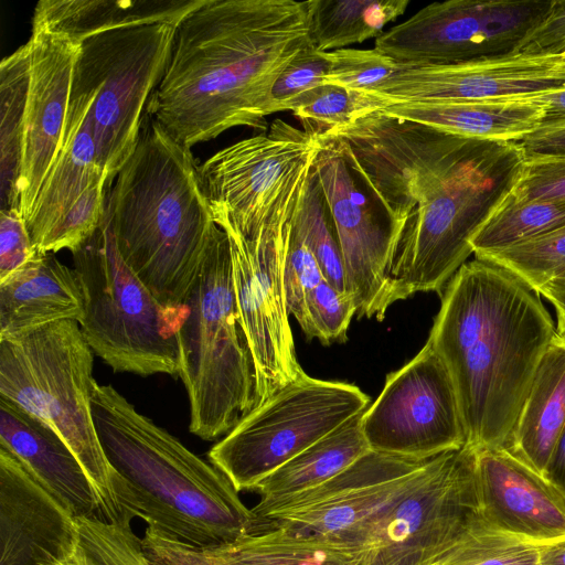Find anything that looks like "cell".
Segmentation results:
<instances>
[{
  "mask_svg": "<svg viewBox=\"0 0 565 565\" xmlns=\"http://www.w3.org/2000/svg\"><path fill=\"white\" fill-rule=\"evenodd\" d=\"M310 41V0H206L175 28L146 113L179 145L268 130L270 92Z\"/></svg>",
  "mask_w": 565,
  "mask_h": 565,
  "instance_id": "obj_1",
  "label": "cell"
},
{
  "mask_svg": "<svg viewBox=\"0 0 565 565\" xmlns=\"http://www.w3.org/2000/svg\"><path fill=\"white\" fill-rule=\"evenodd\" d=\"M441 295L427 342L452 380L476 450L509 448L537 365L557 333L540 296L486 259L465 263Z\"/></svg>",
  "mask_w": 565,
  "mask_h": 565,
  "instance_id": "obj_2",
  "label": "cell"
},
{
  "mask_svg": "<svg viewBox=\"0 0 565 565\" xmlns=\"http://www.w3.org/2000/svg\"><path fill=\"white\" fill-rule=\"evenodd\" d=\"M95 428L111 467L122 522L141 518L152 532L198 548L247 534L253 514L228 477L95 380Z\"/></svg>",
  "mask_w": 565,
  "mask_h": 565,
  "instance_id": "obj_3",
  "label": "cell"
},
{
  "mask_svg": "<svg viewBox=\"0 0 565 565\" xmlns=\"http://www.w3.org/2000/svg\"><path fill=\"white\" fill-rule=\"evenodd\" d=\"M106 213L126 264L166 309L180 308L218 225L191 150L147 113L107 192Z\"/></svg>",
  "mask_w": 565,
  "mask_h": 565,
  "instance_id": "obj_4",
  "label": "cell"
},
{
  "mask_svg": "<svg viewBox=\"0 0 565 565\" xmlns=\"http://www.w3.org/2000/svg\"><path fill=\"white\" fill-rule=\"evenodd\" d=\"M524 164L514 141L477 139L434 195L393 236L386 306L443 292L473 254L471 242L512 192Z\"/></svg>",
  "mask_w": 565,
  "mask_h": 565,
  "instance_id": "obj_5",
  "label": "cell"
},
{
  "mask_svg": "<svg viewBox=\"0 0 565 565\" xmlns=\"http://www.w3.org/2000/svg\"><path fill=\"white\" fill-rule=\"evenodd\" d=\"M179 373L192 434L214 440L256 403L255 365L232 282L226 233L215 231L178 326Z\"/></svg>",
  "mask_w": 565,
  "mask_h": 565,
  "instance_id": "obj_6",
  "label": "cell"
},
{
  "mask_svg": "<svg viewBox=\"0 0 565 565\" xmlns=\"http://www.w3.org/2000/svg\"><path fill=\"white\" fill-rule=\"evenodd\" d=\"M93 353L75 320L0 338V396L64 439L96 490L104 520L122 521L92 414Z\"/></svg>",
  "mask_w": 565,
  "mask_h": 565,
  "instance_id": "obj_7",
  "label": "cell"
},
{
  "mask_svg": "<svg viewBox=\"0 0 565 565\" xmlns=\"http://www.w3.org/2000/svg\"><path fill=\"white\" fill-rule=\"evenodd\" d=\"M72 254L85 298L79 326L93 352L115 372L178 375L181 307L166 309L126 264L106 206L97 231Z\"/></svg>",
  "mask_w": 565,
  "mask_h": 565,
  "instance_id": "obj_8",
  "label": "cell"
},
{
  "mask_svg": "<svg viewBox=\"0 0 565 565\" xmlns=\"http://www.w3.org/2000/svg\"><path fill=\"white\" fill-rule=\"evenodd\" d=\"M301 186L252 233L241 232L223 207L211 206L228 238L233 290L255 365V406L303 372L284 288L291 216Z\"/></svg>",
  "mask_w": 565,
  "mask_h": 565,
  "instance_id": "obj_9",
  "label": "cell"
},
{
  "mask_svg": "<svg viewBox=\"0 0 565 565\" xmlns=\"http://www.w3.org/2000/svg\"><path fill=\"white\" fill-rule=\"evenodd\" d=\"M174 25L154 23L102 32L81 43L74 75L93 94V136L111 183L132 154L148 100L172 49Z\"/></svg>",
  "mask_w": 565,
  "mask_h": 565,
  "instance_id": "obj_10",
  "label": "cell"
},
{
  "mask_svg": "<svg viewBox=\"0 0 565 565\" xmlns=\"http://www.w3.org/2000/svg\"><path fill=\"white\" fill-rule=\"evenodd\" d=\"M358 386L305 371L255 406L207 452L236 490L266 477L370 405Z\"/></svg>",
  "mask_w": 565,
  "mask_h": 565,
  "instance_id": "obj_11",
  "label": "cell"
},
{
  "mask_svg": "<svg viewBox=\"0 0 565 565\" xmlns=\"http://www.w3.org/2000/svg\"><path fill=\"white\" fill-rule=\"evenodd\" d=\"M441 456L413 459L370 449L313 489L260 500L250 509L253 522L247 534L276 527L344 542L423 486L437 469Z\"/></svg>",
  "mask_w": 565,
  "mask_h": 565,
  "instance_id": "obj_12",
  "label": "cell"
},
{
  "mask_svg": "<svg viewBox=\"0 0 565 565\" xmlns=\"http://www.w3.org/2000/svg\"><path fill=\"white\" fill-rule=\"evenodd\" d=\"M477 450L444 452L429 479L344 542L354 565H426L481 519Z\"/></svg>",
  "mask_w": 565,
  "mask_h": 565,
  "instance_id": "obj_13",
  "label": "cell"
},
{
  "mask_svg": "<svg viewBox=\"0 0 565 565\" xmlns=\"http://www.w3.org/2000/svg\"><path fill=\"white\" fill-rule=\"evenodd\" d=\"M552 0L433 2L375 39L401 67L452 65L516 54Z\"/></svg>",
  "mask_w": 565,
  "mask_h": 565,
  "instance_id": "obj_14",
  "label": "cell"
},
{
  "mask_svg": "<svg viewBox=\"0 0 565 565\" xmlns=\"http://www.w3.org/2000/svg\"><path fill=\"white\" fill-rule=\"evenodd\" d=\"M321 140L282 119L266 132L225 147L199 166L211 206H221L243 233L263 226L299 189L321 149Z\"/></svg>",
  "mask_w": 565,
  "mask_h": 565,
  "instance_id": "obj_15",
  "label": "cell"
},
{
  "mask_svg": "<svg viewBox=\"0 0 565 565\" xmlns=\"http://www.w3.org/2000/svg\"><path fill=\"white\" fill-rule=\"evenodd\" d=\"M362 431L370 449L413 459L466 445L452 380L428 342L386 376L381 394L363 414Z\"/></svg>",
  "mask_w": 565,
  "mask_h": 565,
  "instance_id": "obj_16",
  "label": "cell"
},
{
  "mask_svg": "<svg viewBox=\"0 0 565 565\" xmlns=\"http://www.w3.org/2000/svg\"><path fill=\"white\" fill-rule=\"evenodd\" d=\"M315 160L327 209L340 245L347 292L359 318L383 320L387 311L390 222L351 169L335 141L321 140Z\"/></svg>",
  "mask_w": 565,
  "mask_h": 565,
  "instance_id": "obj_17",
  "label": "cell"
},
{
  "mask_svg": "<svg viewBox=\"0 0 565 565\" xmlns=\"http://www.w3.org/2000/svg\"><path fill=\"white\" fill-rule=\"evenodd\" d=\"M564 88L565 53H516L452 65L401 67L366 95L377 108L398 103L521 100Z\"/></svg>",
  "mask_w": 565,
  "mask_h": 565,
  "instance_id": "obj_18",
  "label": "cell"
},
{
  "mask_svg": "<svg viewBox=\"0 0 565 565\" xmlns=\"http://www.w3.org/2000/svg\"><path fill=\"white\" fill-rule=\"evenodd\" d=\"M24 115L20 212L26 221L62 145L81 43L65 34L32 30Z\"/></svg>",
  "mask_w": 565,
  "mask_h": 565,
  "instance_id": "obj_19",
  "label": "cell"
},
{
  "mask_svg": "<svg viewBox=\"0 0 565 565\" xmlns=\"http://www.w3.org/2000/svg\"><path fill=\"white\" fill-rule=\"evenodd\" d=\"M78 550L76 518L0 446V565H66Z\"/></svg>",
  "mask_w": 565,
  "mask_h": 565,
  "instance_id": "obj_20",
  "label": "cell"
},
{
  "mask_svg": "<svg viewBox=\"0 0 565 565\" xmlns=\"http://www.w3.org/2000/svg\"><path fill=\"white\" fill-rule=\"evenodd\" d=\"M477 487L491 526L545 544L565 537V494L509 448L477 450Z\"/></svg>",
  "mask_w": 565,
  "mask_h": 565,
  "instance_id": "obj_21",
  "label": "cell"
},
{
  "mask_svg": "<svg viewBox=\"0 0 565 565\" xmlns=\"http://www.w3.org/2000/svg\"><path fill=\"white\" fill-rule=\"evenodd\" d=\"M0 446L75 518L104 520L96 490L70 446L45 423L1 396Z\"/></svg>",
  "mask_w": 565,
  "mask_h": 565,
  "instance_id": "obj_22",
  "label": "cell"
},
{
  "mask_svg": "<svg viewBox=\"0 0 565 565\" xmlns=\"http://www.w3.org/2000/svg\"><path fill=\"white\" fill-rule=\"evenodd\" d=\"M93 100L92 92L73 75L64 138L25 221L33 245L41 254L77 199L97 177L107 173L97 163L90 117Z\"/></svg>",
  "mask_w": 565,
  "mask_h": 565,
  "instance_id": "obj_23",
  "label": "cell"
},
{
  "mask_svg": "<svg viewBox=\"0 0 565 565\" xmlns=\"http://www.w3.org/2000/svg\"><path fill=\"white\" fill-rule=\"evenodd\" d=\"M85 317V298L75 269L54 253L39 254L0 282V338Z\"/></svg>",
  "mask_w": 565,
  "mask_h": 565,
  "instance_id": "obj_24",
  "label": "cell"
},
{
  "mask_svg": "<svg viewBox=\"0 0 565 565\" xmlns=\"http://www.w3.org/2000/svg\"><path fill=\"white\" fill-rule=\"evenodd\" d=\"M206 0H40L32 30L62 33L82 43L121 28L168 23L177 26Z\"/></svg>",
  "mask_w": 565,
  "mask_h": 565,
  "instance_id": "obj_25",
  "label": "cell"
},
{
  "mask_svg": "<svg viewBox=\"0 0 565 565\" xmlns=\"http://www.w3.org/2000/svg\"><path fill=\"white\" fill-rule=\"evenodd\" d=\"M564 428L565 334L556 333L537 365L509 449L546 476Z\"/></svg>",
  "mask_w": 565,
  "mask_h": 565,
  "instance_id": "obj_26",
  "label": "cell"
},
{
  "mask_svg": "<svg viewBox=\"0 0 565 565\" xmlns=\"http://www.w3.org/2000/svg\"><path fill=\"white\" fill-rule=\"evenodd\" d=\"M383 114L475 139L514 141L540 127L543 107L530 100L475 103H398L377 107Z\"/></svg>",
  "mask_w": 565,
  "mask_h": 565,
  "instance_id": "obj_27",
  "label": "cell"
},
{
  "mask_svg": "<svg viewBox=\"0 0 565 565\" xmlns=\"http://www.w3.org/2000/svg\"><path fill=\"white\" fill-rule=\"evenodd\" d=\"M365 409L275 470L253 491L263 501L288 497L313 489L345 470L370 450L362 431Z\"/></svg>",
  "mask_w": 565,
  "mask_h": 565,
  "instance_id": "obj_28",
  "label": "cell"
},
{
  "mask_svg": "<svg viewBox=\"0 0 565 565\" xmlns=\"http://www.w3.org/2000/svg\"><path fill=\"white\" fill-rule=\"evenodd\" d=\"M29 82L30 46L26 42L0 63V210L20 211Z\"/></svg>",
  "mask_w": 565,
  "mask_h": 565,
  "instance_id": "obj_29",
  "label": "cell"
},
{
  "mask_svg": "<svg viewBox=\"0 0 565 565\" xmlns=\"http://www.w3.org/2000/svg\"><path fill=\"white\" fill-rule=\"evenodd\" d=\"M408 4V0H310L311 44L330 52L376 39Z\"/></svg>",
  "mask_w": 565,
  "mask_h": 565,
  "instance_id": "obj_30",
  "label": "cell"
},
{
  "mask_svg": "<svg viewBox=\"0 0 565 565\" xmlns=\"http://www.w3.org/2000/svg\"><path fill=\"white\" fill-rule=\"evenodd\" d=\"M238 565H354L352 556L322 536L263 529L220 545Z\"/></svg>",
  "mask_w": 565,
  "mask_h": 565,
  "instance_id": "obj_31",
  "label": "cell"
},
{
  "mask_svg": "<svg viewBox=\"0 0 565 565\" xmlns=\"http://www.w3.org/2000/svg\"><path fill=\"white\" fill-rule=\"evenodd\" d=\"M565 225V200H503L471 242L475 257L508 248Z\"/></svg>",
  "mask_w": 565,
  "mask_h": 565,
  "instance_id": "obj_32",
  "label": "cell"
},
{
  "mask_svg": "<svg viewBox=\"0 0 565 565\" xmlns=\"http://www.w3.org/2000/svg\"><path fill=\"white\" fill-rule=\"evenodd\" d=\"M291 230L316 257L324 280L347 292L340 245L313 166L298 194L291 216Z\"/></svg>",
  "mask_w": 565,
  "mask_h": 565,
  "instance_id": "obj_33",
  "label": "cell"
},
{
  "mask_svg": "<svg viewBox=\"0 0 565 565\" xmlns=\"http://www.w3.org/2000/svg\"><path fill=\"white\" fill-rule=\"evenodd\" d=\"M426 565H540V552L537 544L481 518Z\"/></svg>",
  "mask_w": 565,
  "mask_h": 565,
  "instance_id": "obj_34",
  "label": "cell"
},
{
  "mask_svg": "<svg viewBox=\"0 0 565 565\" xmlns=\"http://www.w3.org/2000/svg\"><path fill=\"white\" fill-rule=\"evenodd\" d=\"M476 258L505 268L537 292L548 281L565 273V225Z\"/></svg>",
  "mask_w": 565,
  "mask_h": 565,
  "instance_id": "obj_35",
  "label": "cell"
},
{
  "mask_svg": "<svg viewBox=\"0 0 565 565\" xmlns=\"http://www.w3.org/2000/svg\"><path fill=\"white\" fill-rule=\"evenodd\" d=\"M375 109L363 93L322 84L302 94L290 111L305 132L321 140L332 130Z\"/></svg>",
  "mask_w": 565,
  "mask_h": 565,
  "instance_id": "obj_36",
  "label": "cell"
},
{
  "mask_svg": "<svg viewBox=\"0 0 565 565\" xmlns=\"http://www.w3.org/2000/svg\"><path fill=\"white\" fill-rule=\"evenodd\" d=\"M79 547L88 565H153L130 522L76 518Z\"/></svg>",
  "mask_w": 565,
  "mask_h": 565,
  "instance_id": "obj_37",
  "label": "cell"
},
{
  "mask_svg": "<svg viewBox=\"0 0 565 565\" xmlns=\"http://www.w3.org/2000/svg\"><path fill=\"white\" fill-rule=\"evenodd\" d=\"M329 73L324 84L371 94L391 78L401 66L375 47L367 50L339 49L326 52Z\"/></svg>",
  "mask_w": 565,
  "mask_h": 565,
  "instance_id": "obj_38",
  "label": "cell"
},
{
  "mask_svg": "<svg viewBox=\"0 0 565 565\" xmlns=\"http://www.w3.org/2000/svg\"><path fill=\"white\" fill-rule=\"evenodd\" d=\"M108 174L97 177L73 204L43 247V254L79 249L99 227L106 206Z\"/></svg>",
  "mask_w": 565,
  "mask_h": 565,
  "instance_id": "obj_39",
  "label": "cell"
},
{
  "mask_svg": "<svg viewBox=\"0 0 565 565\" xmlns=\"http://www.w3.org/2000/svg\"><path fill=\"white\" fill-rule=\"evenodd\" d=\"M323 280L324 277L316 257L291 230L284 274L285 297L289 316L297 320L308 339L311 338V328L307 299Z\"/></svg>",
  "mask_w": 565,
  "mask_h": 565,
  "instance_id": "obj_40",
  "label": "cell"
},
{
  "mask_svg": "<svg viewBox=\"0 0 565 565\" xmlns=\"http://www.w3.org/2000/svg\"><path fill=\"white\" fill-rule=\"evenodd\" d=\"M307 310L311 328L310 339L330 344L348 340V329L358 307L351 295L323 280L309 294Z\"/></svg>",
  "mask_w": 565,
  "mask_h": 565,
  "instance_id": "obj_41",
  "label": "cell"
},
{
  "mask_svg": "<svg viewBox=\"0 0 565 565\" xmlns=\"http://www.w3.org/2000/svg\"><path fill=\"white\" fill-rule=\"evenodd\" d=\"M329 73L326 52L307 44L284 68L270 92V115L291 110L294 103L309 89L324 84Z\"/></svg>",
  "mask_w": 565,
  "mask_h": 565,
  "instance_id": "obj_42",
  "label": "cell"
},
{
  "mask_svg": "<svg viewBox=\"0 0 565 565\" xmlns=\"http://www.w3.org/2000/svg\"><path fill=\"white\" fill-rule=\"evenodd\" d=\"M511 195L518 201L565 200V157L524 161Z\"/></svg>",
  "mask_w": 565,
  "mask_h": 565,
  "instance_id": "obj_43",
  "label": "cell"
},
{
  "mask_svg": "<svg viewBox=\"0 0 565 565\" xmlns=\"http://www.w3.org/2000/svg\"><path fill=\"white\" fill-rule=\"evenodd\" d=\"M142 546L153 565H238L218 546L198 548L161 536L149 529L145 531Z\"/></svg>",
  "mask_w": 565,
  "mask_h": 565,
  "instance_id": "obj_44",
  "label": "cell"
},
{
  "mask_svg": "<svg viewBox=\"0 0 565 565\" xmlns=\"http://www.w3.org/2000/svg\"><path fill=\"white\" fill-rule=\"evenodd\" d=\"M39 254L19 210H0V282Z\"/></svg>",
  "mask_w": 565,
  "mask_h": 565,
  "instance_id": "obj_45",
  "label": "cell"
},
{
  "mask_svg": "<svg viewBox=\"0 0 565 565\" xmlns=\"http://www.w3.org/2000/svg\"><path fill=\"white\" fill-rule=\"evenodd\" d=\"M516 53L539 56L565 53V0H552L548 12L525 36Z\"/></svg>",
  "mask_w": 565,
  "mask_h": 565,
  "instance_id": "obj_46",
  "label": "cell"
},
{
  "mask_svg": "<svg viewBox=\"0 0 565 565\" xmlns=\"http://www.w3.org/2000/svg\"><path fill=\"white\" fill-rule=\"evenodd\" d=\"M514 142L524 161L565 157V122L537 127Z\"/></svg>",
  "mask_w": 565,
  "mask_h": 565,
  "instance_id": "obj_47",
  "label": "cell"
},
{
  "mask_svg": "<svg viewBox=\"0 0 565 565\" xmlns=\"http://www.w3.org/2000/svg\"><path fill=\"white\" fill-rule=\"evenodd\" d=\"M524 100L536 103L543 107L544 114L540 127L565 122V88Z\"/></svg>",
  "mask_w": 565,
  "mask_h": 565,
  "instance_id": "obj_48",
  "label": "cell"
},
{
  "mask_svg": "<svg viewBox=\"0 0 565 565\" xmlns=\"http://www.w3.org/2000/svg\"><path fill=\"white\" fill-rule=\"evenodd\" d=\"M539 295L546 298L556 312V331L565 334V273L544 285Z\"/></svg>",
  "mask_w": 565,
  "mask_h": 565,
  "instance_id": "obj_49",
  "label": "cell"
},
{
  "mask_svg": "<svg viewBox=\"0 0 565 565\" xmlns=\"http://www.w3.org/2000/svg\"><path fill=\"white\" fill-rule=\"evenodd\" d=\"M546 477L565 494V428L546 470Z\"/></svg>",
  "mask_w": 565,
  "mask_h": 565,
  "instance_id": "obj_50",
  "label": "cell"
},
{
  "mask_svg": "<svg viewBox=\"0 0 565 565\" xmlns=\"http://www.w3.org/2000/svg\"><path fill=\"white\" fill-rule=\"evenodd\" d=\"M540 565H565V537L539 545Z\"/></svg>",
  "mask_w": 565,
  "mask_h": 565,
  "instance_id": "obj_51",
  "label": "cell"
},
{
  "mask_svg": "<svg viewBox=\"0 0 565 565\" xmlns=\"http://www.w3.org/2000/svg\"><path fill=\"white\" fill-rule=\"evenodd\" d=\"M66 565H88L84 554L82 553L81 547L74 555V557Z\"/></svg>",
  "mask_w": 565,
  "mask_h": 565,
  "instance_id": "obj_52",
  "label": "cell"
}]
</instances>
